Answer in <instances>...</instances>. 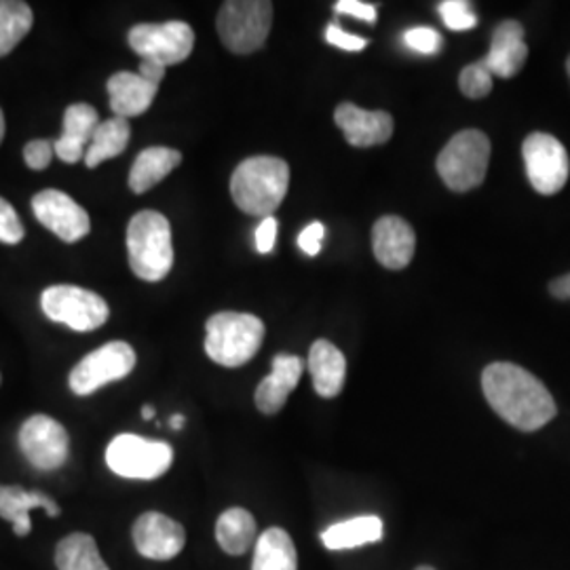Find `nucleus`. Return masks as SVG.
I'll return each mask as SVG.
<instances>
[{
    "mask_svg": "<svg viewBox=\"0 0 570 570\" xmlns=\"http://www.w3.org/2000/svg\"><path fill=\"white\" fill-rule=\"evenodd\" d=\"M482 391L489 406L520 431L546 428L558 412L548 387L529 370L510 362L490 364L482 372Z\"/></svg>",
    "mask_w": 570,
    "mask_h": 570,
    "instance_id": "f257e3e1",
    "label": "nucleus"
},
{
    "mask_svg": "<svg viewBox=\"0 0 570 570\" xmlns=\"http://www.w3.org/2000/svg\"><path fill=\"white\" fill-rule=\"evenodd\" d=\"M140 75H142L146 81L159 85V82L164 81L165 66L164 63H159V61L142 60L140 61Z\"/></svg>",
    "mask_w": 570,
    "mask_h": 570,
    "instance_id": "58836bf2",
    "label": "nucleus"
},
{
    "mask_svg": "<svg viewBox=\"0 0 570 570\" xmlns=\"http://www.w3.org/2000/svg\"><path fill=\"white\" fill-rule=\"evenodd\" d=\"M35 13L23 0H0V58L9 56L32 30Z\"/></svg>",
    "mask_w": 570,
    "mask_h": 570,
    "instance_id": "c85d7f7f",
    "label": "nucleus"
},
{
    "mask_svg": "<svg viewBox=\"0 0 570 570\" xmlns=\"http://www.w3.org/2000/svg\"><path fill=\"white\" fill-rule=\"evenodd\" d=\"M303 372H305V362L298 355H287V353L275 355L271 374L256 389V395H254L256 407L266 416L277 414L285 406L287 395L298 385Z\"/></svg>",
    "mask_w": 570,
    "mask_h": 570,
    "instance_id": "6ab92c4d",
    "label": "nucleus"
},
{
    "mask_svg": "<svg viewBox=\"0 0 570 570\" xmlns=\"http://www.w3.org/2000/svg\"><path fill=\"white\" fill-rule=\"evenodd\" d=\"M21 452L30 461L32 468L41 471L60 469L70 454V438L60 421L35 414L20 429L18 435Z\"/></svg>",
    "mask_w": 570,
    "mask_h": 570,
    "instance_id": "f8f14e48",
    "label": "nucleus"
},
{
    "mask_svg": "<svg viewBox=\"0 0 570 570\" xmlns=\"http://www.w3.org/2000/svg\"><path fill=\"white\" fill-rule=\"evenodd\" d=\"M129 138H131V127L127 119L112 117L108 121H102L98 125L82 161L89 169H94L112 157H119L125 153Z\"/></svg>",
    "mask_w": 570,
    "mask_h": 570,
    "instance_id": "bb28decb",
    "label": "nucleus"
},
{
    "mask_svg": "<svg viewBox=\"0 0 570 570\" xmlns=\"http://www.w3.org/2000/svg\"><path fill=\"white\" fill-rule=\"evenodd\" d=\"M324 237H326V226L322 223H313L298 235V245H301V249L305 252L306 256H317L320 249H322Z\"/></svg>",
    "mask_w": 570,
    "mask_h": 570,
    "instance_id": "e433bc0d",
    "label": "nucleus"
},
{
    "mask_svg": "<svg viewBox=\"0 0 570 570\" xmlns=\"http://www.w3.org/2000/svg\"><path fill=\"white\" fill-rule=\"evenodd\" d=\"M32 212L45 228L56 233L66 244L81 242L91 230L89 214L70 195L61 190L49 188L35 195Z\"/></svg>",
    "mask_w": 570,
    "mask_h": 570,
    "instance_id": "ddd939ff",
    "label": "nucleus"
},
{
    "mask_svg": "<svg viewBox=\"0 0 570 570\" xmlns=\"http://www.w3.org/2000/svg\"><path fill=\"white\" fill-rule=\"evenodd\" d=\"M334 9L341 16H351V18H357V20L367 21V23H374L379 20L376 7L362 2V0H338L334 4Z\"/></svg>",
    "mask_w": 570,
    "mask_h": 570,
    "instance_id": "f704fd0d",
    "label": "nucleus"
},
{
    "mask_svg": "<svg viewBox=\"0 0 570 570\" xmlns=\"http://www.w3.org/2000/svg\"><path fill=\"white\" fill-rule=\"evenodd\" d=\"M106 89L115 117L129 121L153 106L159 85L146 81L140 72H117L108 79Z\"/></svg>",
    "mask_w": 570,
    "mask_h": 570,
    "instance_id": "aec40b11",
    "label": "nucleus"
},
{
    "mask_svg": "<svg viewBox=\"0 0 570 570\" xmlns=\"http://www.w3.org/2000/svg\"><path fill=\"white\" fill-rule=\"evenodd\" d=\"M414 570H435V569H433V567H419V569H414Z\"/></svg>",
    "mask_w": 570,
    "mask_h": 570,
    "instance_id": "c03bdc74",
    "label": "nucleus"
},
{
    "mask_svg": "<svg viewBox=\"0 0 570 570\" xmlns=\"http://www.w3.org/2000/svg\"><path fill=\"white\" fill-rule=\"evenodd\" d=\"M26 237V228L21 225L18 212L7 199L0 197V242L7 245H18Z\"/></svg>",
    "mask_w": 570,
    "mask_h": 570,
    "instance_id": "473e14b6",
    "label": "nucleus"
},
{
    "mask_svg": "<svg viewBox=\"0 0 570 570\" xmlns=\"http://www.w3.org/2000/svg\"><path fill=\"white\" fill-rule=\"evenodd\" d=\"M134 543L144 558L171 560L186 546V530L180 522L167 518L164 513L148 511L134 524Z\"/></svg>",
    "mask_w": 570,
    "mask_h": 570,
    "instance_id": "4468645a",
    "label": "nucleus"
},
{
    "mask_svg": "<svg viewBox=\"0 0 570 570\" xmlns=\"http://www.w3.org/2000/svg\"><path fill=\"white\" fill-rule=\"evenodd\" d=\"M142 419L144 421H150V419H155V407L148 406V404H146V406L142 407Z\"/></svg>",
    "mask_w": 570,
    "mask_h": 570,
    "instance_id": "79ce46f5",
    "label": "nucleus"
},
{
    "mask_svg": "<svg viewBox=\"0 0 570 570\" xmlns=\"http://www.w3.org/2000/svg\"><path fill=\"white\" fill-rule=\"evenodd\" d=\"M0 383H2V374H0Z\"/></svg>",
    "mask_w": 570,
    "mask_h": 570,
    "instance_id": "49530a36",
    "label": "nucleus"
},
{
    "mask_svg": "<svg viewBox=\"0 0 570 570\" xmlns=\"http://www.w3.org/2000/svg\"><path fill=\"white\" fill-rule=\"evenodd\" d=\"M273 26V4L266 0H228L223 4L216 28L233 53H254L265 47Z\"/></svg>",
    "mask_w": 570,
    "mask_h": 570,
    "instance_id": "423d86ee",
    "label": "nucleus"
},
{
    "mask_svg": "<svg viewBox=\"0 0 570 570\" xmlns=\"http://www.w3.org/2000/svg\"><path fill=\"white\" fill-rule=\"evenodd\" d=\"M567 70H569V77H570V58H569V61H567Z\"/></svg>",
    "mask_w": 570,
    "mask_h": 570,
    "instance_id": "a18cd8bd",
    "label": "nucleus"
},
{
    "mask_svg": "<svg viewBox=\"0 0 570 570\" xmlns=\"http://www.w3.org/2000/svg\"><path fill=\"white\" fill-rule=\"evenodd\" d=\"M127 42L142 60H155L167 66L183 63L195 47V32L184 21L138 23L129 30Z\"/></svg>",
    "mask_w": 570,
    "mask_h": 570,
    "instance_id": "9d476101",
    "label": "nucleus"
},
{
    "mask_svg": "<svg viewBox=\"0 0 570 570\" xmlns=\"http://www.w3.org/2000/svg\"><path fill=\"white\" fill-rule=\"evenodd\" d=\"M277 226H279L277 220L273 216H268V218H263V223L256 228V249L261 254L273 252L275 242H277Z\"/></svg>",
    "mask_w": 570,
    "mask_h": 570,
    "instance_id": "4c0bfd02",
    "label": "nucleus"
},
{
    "mask_svg": "<svg viewBox=\"0 0 570 570\" xmlns=\"http://www.w3.org/2000/svg\"><path fill=\"white\" fill-rule=\"evenodd\" d=\"M326 39L330 45H334V47H338V49H345V51H362V49H366L367 45L364 39H360V37H355V35H348V32H345V30H343L341 26H336V23L327 26Z\"/></svg>",
    "mask_w": 570,
    "mask_h": 570,
    "instance_id": "c9c22d12",
    "label": "nucleus"
},
{
    "mask_svg": "<svg viewBox=\"0 0 570 570\" xmlns=\"http://www.w3.org/2000/svg\"><path fill=\"white\" fill-rule=\"evenodd\" d=\"M47 511L51 518H58L61 510L60 505L45 492L39 490H23L21 487H2L0 484V518L11 522L13 532L18 537H26L32 530V520H30V511Z\"/></svg>",
    "mask_w": 570,
    "mask_h": 570,
    "instance_id": "412c9836",
    "label": "nucleus"
},
{
    "mask_svg": "<svg viewBox=\"0 0 570 570\" xmlns=\"http://www.w3.org/2000/svg\"><path fill=\"white\" fill-rule=\"evenodd\" d=\"M53 155H56L53 140H32V142L26 144V148H23V161L35 171L47 169L51 159H53Z\"/></svg>",
    "mask_w": 570,
    "mask_h": 570,
    "instance_id": "72a5a7b5",
    "label": "nucleus"
},
{
    "mask_svg": "<svg viewBox=\"0 0 570 570\" xmlns=\"http://www.w3.org/2000/svg\"><path fill=\"white\" fill-rule=\"evenodd\" d=\"M205 353L218 366H245L263 346L265 324L249 313H216L205 326Z\"/></svg>",
    "mask_w": 570,
    "mask_h": 570,
    "instance_id": "20e7f679",
    "label": "nucleus"
},
{
    "mask_svg": "<svg viewBox=\"0 0 570 570\" xmlns=\"http://www.w3.org/2000/svg\"><path fill=\"white\" fill-rule=\"evenodd\" d=\"M550 292L551 296L558 301H570V275L553 279L550 284Z\"/></svg>",
    "mask_w": 570,
    "mask_h": 570,
    "instance_id": "ea45409f",
    "label": "nucleus"
},
{
    "mask_svg": "<svg viewBox=\"0 0 570 570\" xmlns=\"http://www.w3.org/2000/svg\"><path fill=\"white\" fill-rule=\"evenodd\" d=\"M184 423H186V421H184L183 414H174L171 421H169V425H171V429H176V431H180V429L184 428Z\"/></svg>",
    "mask_w": 570,
    "mask_h": 570,
    "instance_id": "a19ab883",
    "label": "nucleus"
},
{
    "mask_svg": "<svg viewBox=\"0 0 570 570\" xmlns=\"http://www.w3.org/2000/svg\"><path fill=\"white\" fill-rule=\"evenodd\" d=\"M459 87L471 100L487 98L490 91H492V75H490L489 68L482 61L469 63V66L463 68V72L459 77Z\"/></svg>",
    "mask_w": 570,
    "mask_h": 570,
    "instance_id": "c756f323",
    "label": "nucleus"
},
{
    "mask_svg": "<svg viewBox=\"0 0 570 570\" xmlns=\"http://www.w3.org/2000/svg\"><path fill=\"white\" fill-rule=\"evenodd\" d=\"M216 541L228 556H244L258 541V527L244 508L226 510L216 522Z\"/></svg>",
    "mask_w": 570,
    "mask_h": 570,
    "instance_id": "393cba45",
    "label": "nucleus"
},
{
    "mask_svg": "<svg viewBox=\"0 0 570 570\" xmlns=\"http://www.w3.org/2000/svg\"><path fill=\"white\" fill-rule=\"evenodd\" d=\"M529 58V47L524 41V28L520 21H501L492 35L490 51L482 63L492 77L511 79L515 77Z\"/></svg>",
    "mask_w": 570,
    "mask_h": 570,
    "instance_id": "f3484780",
    "label": "nucleus"
},
{
    "mask_svg": "<svg viewBox=\"0 0 570 570\" xmlns=\"http://www.w3.org/2000/svg\"><path fill=\"white\" fill-rule=\"evenodd\" d=\"M58 570H110L104 562L98 543L87 532H72L56 548Z\"/></svg>",
    "mask_w": 570,
    "mask_h": 570,
    "instance_id": "cd10ccee",
    "label": "nucleus"
},
{
    "mask_svg": "<svg viewBox=\"0 0 570 570\" xmlns=\"http://www.w3.org/2000/svg\"><path fill=\"white\" fill-rule=\"evenodd\" d=\"M404 41L407 47L416 53H423V56H435L442 51L444 47V39L438 30L428 28V26H419V28H412L404 35Z\"/></svg>",
    "mask_w": 570,
    "mask_h": 570,
    "instance_id": "2f4dec72",
    "label": "nucleus"
},
{
    "mask_svg": "<svg viewBox=\"0 0 570 570\" xmlns=\"http://www.w3.org/2000/svg\"><path fill=\"white\" fill-rule=\"evenodd\" d=\"M4 140V115H2V110H0V142Z\"/></svg>",
    "mask_w": 570,
    "mask_h": 570,
    "instance_id": "37998d69",
    "label": "nucleus"
},
{
    "mask_svg": "<svg viewBox=\"0 0 570 570\" xmlns=\"http://www.w3.org/2000/svg\"><path fill=\"white\" fill-rule=\"evenodd\" d=\"M440 16H442V20L449 26L450 30H454V32L456 30H471L478 23L475 13L471 11V4L465 0H444L440 4Z\"/></svg>",
    "mask_w": 570,
    "mask_h": 570,
    "instance_id": "7c9ffc66",
    "label": "nucleus"
},
{
    "mask_svg": "<svg viewBox=\"0 0 570 570\" xmlns=\"http://www.w3.org/2000/svg\"><path fill=\"white\" fill-rule=\"evenodd\" d=\"M174 450L165 442L134 433L117 435L106 450V463L127 480H157L171 468Z\"/></svg>",
    "mask_w": 570,
    "mask_h": 570,
    "instance_id": "6e6552de",
    "label": "nucleus"
},
{
    "mask_svg": "<svg viewBox=\"0 0 570 570\" xmlns=\"http://www.w3.org/2000/svg\"><path fill=\"white\" fill-rule=\"evenodd\" d=\"M42 311L45 315L75 332H91L102 327L110 308L100 294L85 289L79 285H51L42 292Z\"/></svg>",
    "mask_w": 570,
    "mask_h": 570,
    "instance_id": "0eeeda50",
    "label": "nucleus"
},
{
    "mask_svg": "<svg viewBox=\"0 0 570 570\" xmlns=\"http://www.w3.org/2000/svg\"><path fill=\"white\" fill-rule=\"evenodd\" d=\"M136 351L134 346L115 341L100 346L85 355L77 366L72 367L68 376V385L75 395H91L98 389L106 387L110 383L122 381L129 376L136 367Z\"/></svg>",
    "mask_w": 570,
    "mask_h": 570,
    "instance_id": "1a4fd4ad",
    "label": "nucleus"
},
{
    "mask_svg": "<svg viewBox=\"0 0 570 570\" xmlns=\"http://www.w3.org/2000/svg\"><path fill=\"white\" fill-rule=\"evenodd\" d=\"M522 157L527 165L532 188L539 195H556L569 180L570 161L567 148L550 134L534 131L522 144Z\"/></svg>",
    "mask_w": 570,
    "mask_h": 570,
    "instance_id": "9b49d317",
    "label": "nucleus"
},
{
    "mask_svg": "<svg viewBox=\"0 0 570 570\" xmlns=\"http://www.w3.org/2000/svg\"><path fill=\"white\" fill-rule=\"evenodd\" d=\"M490 161V140L478 129L459 131L438 157V174L454 193H468L484 183Z\"/></svg>",
    "mask_w": 570,
    "mask_h": 570,
    "instance_id": "39448f33",
    "label": "nucleus"
},
{
    "mask_svg": "<svg viewBox=\"0 0 570 570\" xmlns=\"http://www.w3.org/2000/svg\"><path fill=\"white\" fill-rule=\"evenodd\" d=\"M100 125L98 110L91 104H70L63 112V131L53 140L56 155L63 164H79L91 144V138Z\"/></svg>",
    "mask_w": 570,
    "mask_h": 570,
    "instance_id": "a211bd4d",
    "label": "nucleus"
},
{
    "mask_svg": "<svg viewBox=\"0 0 570 570\" xmlns=\"http://www.w3.org/2000/svg\"><path fill=\"white\" fill-rule=\"evenodd\" d=\"M379 541H383V520L379 515H357L322 532V543L330 551L353 550Z\"/></svg>",
    "mask_w": 570,
    "mask_h": 570,
    "instance_id": "b1692460",
    "label": "nucleus"
},
{
    "mask_svg": "<svg viewBox=\"0 0 570 570\" xmlns=\"http://www.w3.org/2000/svg\"><path fill=\"white\" fill-rule=\"evenodd\" d=\"M129 266L142 282H161L174 266L171 226L164 214L144 209L127 226Z\"/></svg>",
    "mask_w": 570,
    "mask_h": 570,
    "instance_id": "7ed1b4c3",
    "label": "nucleus"
},
{
    "mask_svg": "<svg viewBox=\"0 0 570 570\" xmlns=\"http://www.w3.org/2000/svg\"><path fill=\"white\" fill-rule=\"evenodd\" d=\"M289 186V167L277 157H249L233 171L230 197L249 214L268 218L284 204Z\"/></svg>",
    "mask_w": 570,
    "mask_h": 570,
    "instance_id": "f03ea898",
    "label": "nucleus"
},
{
    "mask_svg": "<svg viewBox=\"0 0 570 570\" xmlns=\"http://www.w3.org/2000/svg\"><path fill=\"white\" fill-rule=\"evenodd\" d=\"M252 570H298V553L284 529H268L258 537Z\"/></svg>",
    "mask_w": 570,
    "mask_h": 570,
    "instance_id": "a878e982",
    "label": "nucleus"
},
{
    "mask_svg": "<svg viewBox=\"0 0 570 570\" xmlns=\"http://www.w3.org/2000/svg\"><path fill=\"white\" fill-rule=\"evenodd\" d=\"M308 372L317 395L332 400L345 387L346 360L338 346L330 341H315L308 353Z\"/></svg>",
    "mask_w": 570,
    "mask_h": 570,
    "instance_id": "4be33fe9",
    "label": "nucleus"
},
{
    "mask_svg": "<svg viewBox=\"0 0 570 570\" xmlns=\"http://www.w3.org/2000/svg\"><path fill=\"white\" fill-rule=\"evenodd\" d=\"M334 121L345 134L346 142L355 148L379 146L393 136V117L385 110H364L345 102L334 110Z\"/></svg>",
    "mask_w": 570,
    "mask_h": 570,
    "instance_id": "2eb2a0df",
    "label": "nucleus"
},
{
    "mask_svg": "<svg viewBox=\"0 0 570 570\" xmlns=\"http://www.w3.org/2000/svg\"><path fill=\"white\" fill-rule=\"evenodd\" d=\"M416 249L414 228L400 216H383L372 228V252L385 268L400 271L412 263Z\"/></svg>",
    "mask_w": 570,
    "mask_h": 570,
    "instance_id": "dca6fc26",
    "label": "nucleus"
},
{
    "mask_svg": "<svg viewBox=\"0 0 570 570\" xmlns=\"http://www.w3.org/2000/svg\"><path fill=\"white\" fill-rule=\"evenodd\" d=\"M180 164H183V153L176 148H167V146L146 148L131 165L129 188L136 195H142L167 178Z\"/></svg>",
    "mask_w": 570,
    "mask_h": 570,
    "instance_id": "5701e85b",
    "label": "nucleus"
}]
</instances>
